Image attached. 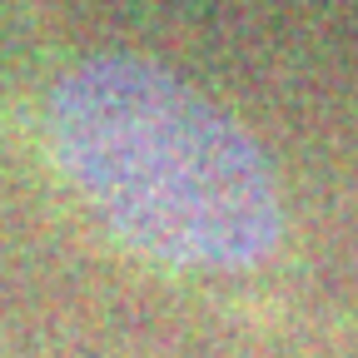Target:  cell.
Masks as SVG:
<instances>
[{
	"label": "cell",
	"instance_id": "obj_1",
	"mask_svg": "<svg viewBox=\"0 0 358 358\" xmlns=\"http://www.w3.org/2000/svg\"><path fill=\"white\" fill-rule=\"evenodd\" d=\"M50 140L80 194L164 264L249 268L284 234L259 145L150 60L75 65L50 95Z\"/></svg>",
	"mask_w": 358,
	"mask_h": 358
}]
</instances>
